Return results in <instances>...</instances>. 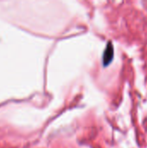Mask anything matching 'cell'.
<instances>
[{"label":"cell","instance_id":"1","mask_svg":"<svg viewBox=\"0 0 147 148\" xmlns=\"http://www.w3.org/2000/svg\"><path fill=\"white\" fill-rule=\"evenodd\" d=\"M113 58V47L112 42H108L107 45V48L104 51V56H103V64L104 66H107L110 64Z\"/></svg>","mask_w":147,"mask_h":148}]
</instances>
